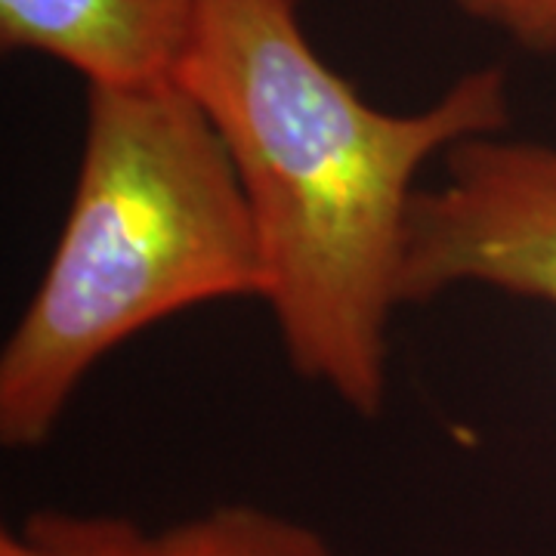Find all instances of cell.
Here are the masks:
<instances>
[{"label": "cell", "mask_w": 556, "mask_h": 556, "mask_svg": "<svg viewBox=\"0 0 556 556\" xmlns=\"http://www.w3.org/2000/svg\"><path fill=\"white\" fill-rule=\"evenodd\" d=\"M408 219L402 306L492 288L556 309V149L504 134L457 142Z\"/></svg>", "instance_id": "3"}, {"label": "cell", "mask_w": 556, "mask_h": 556, "mask_svg": "<svg viewBox=\"0 0 556 556\" xmlns=\"http://www.w3.org/2000/svg\"><path fill=\"white\" fill-rule=\"evenodd\" d=\"M482 25L514 38L519 47L556 56V0H455Z\"/></svg>", "instance_id": "6"}, {"label": "cell", "mask_w": 556, "mask_h": 556, "mask_svg": "<svg viewBox=\"0 0 556 556\" xmlns=\"http://www.w3.org/2000/svg\"><path fill=\"white\" fill-rule=\"evenodd\" d=\"M269 276L226 146L177 78L87 87L72 204L0 353V442L53 437L97 362L201 303L266 300Z\"/></svg>", "instance_id": "2"}, {"label": "cell", "mask_w": 556, "mask_h": 556, "mask_svg": "<svg viewBox=\"0 0 556 556\" xmlns=\"http://www.w3.org/2000/svg\"><path fill=\"white\" fill-rule=\"evenodd\" d=\"M174 78L236 167L291 368L375 417L415 179L457 142L507 130V75L473 68L420 112H383L318 56L300 0H199Z\"/></svg>", "instance_id": "1"}, {"label": "cell", "mask_w": 556, "mask_h": 556, "mask_svg": "<svg viewBox=\"0 0 556 556\" xmlns=\"http://www.w3.org/2000/svg\"><path fill=\"white\" fill-rule=\"evenodd\" d=\"M199 0H0V43L93 84L174 78Z\"/></svg>", "instance_id": "4"}, {"label": "cell", "mask_w": 556, "mask_h": 556, "mask_svg": "<svg viewBox=\"0 0 556 556\" xmlns=\"http://www.w3.org/2000/svg\"><path fill=\"white\" fill-rule=\"evenodd\" d=\"M0 556H53L40 541H35V538L28 535L25 529H20V532H3L0 535Z\"/></svg>", "instance_id": "7"}, {"label": "cell", "mask_w": 556, "mask_h": 556, "mask_svg": "<svg viewBox=\"0 0 556 556\" xmlns=\"http://www.w3.org/2000/svg\"><path fill=\"white\" fill-rule=\"evenodd\" d=\"M53 556H338L316 529L251 504H226L149 532L134 519L40 510L22 526Z\"/></svg>", "instance_id": "5"}]
</instances>
